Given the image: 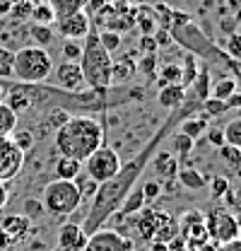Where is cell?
I'll use <instances>...</instances> for the list:
<instances>
[{
    "instance_id": "cell-1",
    "label": "cell",
    "mask_w": 241,
    "mask_h": 251,
    "mask_svg": "<svg viewBox=\"0 0 241 251\" xmlns=\"http://www.w3.org/2000/svg\"><path fill=\"white\" fill-rule=\"evenodd\" d=\"M53 135L60 155L77 162H85L96 148L104 145V126L92 116H70Z\"/></svg>"
},
{
    "instance_id": "cell-2",
    "label": "cell",
    "mask_w": 241,
    "mask_h": 251,
    "mask_svg": "<svg viewBox=\"0 0 241 251\" xmlns=\"http://www.w3.org/2000/svg\"><path fill=\"white\" fill-rule=\"evenodd\" d=\"M111 65H114L111 53L99 44V36L90 31L82 41V56H80L85 85L92 90H99V92L111 87Z\"/></svg>"
},
{
    "instance_id": "cell-3",
    "label": "cell",
    "mask_w": 241,
    "mask_h": 251,
    "mask_svg": "<svg viewBox=\"0 0 241 251\" xmlns=\"http://www.w3.org/2000/svg\"><path fill=\"white\" fill-rule=\"evenodd\" d=\"M53 73V58L41 46H24L17 53H12V77L17 82L39 85L46 82Z\"/></svg>"
},
{
    "instance_id": "cell-4",
    "label": "cell",
    "mask_w": 241,
    "mask_h": 251,
    "mask_svg": "<svg viewBox=\"0 0 241 251\" xmlns=\"http://www.w3.org/2000/svg\"><path fill=\"white\" fill-rule=\"evenodd\" d=\"M41 208L51 215V218H70L72 213H77V208L82 205V193L75 186V181H63L53 179L41 188Z\"/></svg>"
},
{
    "instance_id": "cell-5",
    "label": "cell",
    "mask_w": 241,
    "mask_h": 251,
    "mask_svg": "<svg viewBox=\"0 0 241 251\" xmlns=\"http://www.w3.org/2000/svg\"><path fill=\"white\" fill-rule=\"evenodd\" d=\"M120 167H123V164H120L119 152H116L114 148H106V145L96 148V150L82 162L85 174H87L90 179H94L96 184H106L109 179H114L120 172Z\"/></svg>"
},
{
    "instance_id": "cell-6",
    "label": "cell",
    "mask_w": 241,
    "mask_h": 251,
    "mask_svg": "<svg viewBox=\"0 0 241 251\" xmlns=\"http://www.w3.org/2000/svg\"><path fill=\"white\" fill-rule=\"evenodd\" d=\"M205 229L212 244H227L239 237V220L227 208H212L205 213Z\"/></svg>"
},
{
    "instance_id": "cell-7",
    "label": "cell",
    "mask_w": 241,
    "mask_h": 251,
    "mask_svg": "<svg viewBox=\"0 0 241 251\" xmlns=\"http://www.w3.org/2000/svg\"><path fill=\"white\" fill-rule=\"evenodd\" d=\"M176 225H179V237L186 242L188 249H200L205 242H210L208 229H205V213L203 210H198V208L186 210L176 220Z\"/></svg>"
},
{
    "instance_id": "cell-8",
    "label": "cell",
    "mask_w": 241,
    "mask_h": 251,
    "mask_svg": "<svg viewBox=\"0 0 241 251\" xmlns=\"http://www.w3.org/2000/svg\"><path fill=\"white\" fill-rule=\"evenodd\" d=\"M133 249H135V244L128 237H123L116 229H104V227L92 232L87 237V242H85V247H82V251H133Z\"/></svg>"
},
{
    "instance_id": "cell-9",
    "label": "cell",
    "mask_w": 241,
    "mask_h": 251,
    "mask_svg": "<svg viewBox=\"0 0 241 251\" xmlns=\"http://www.w3.org/2000/svg\"><path fill=\"white\" fill-rule=\"evenodd\" d=\"M22 164H24V152L15 148L10 135H0V181L2 184L12 181L22 172Z\"/></svg>"
},
{
    "instance_id": "cell-10",
    "label": "cell",
    "mask_w": 241,
    "mask_h": 251,
    "mask_svg": "<svg viewBox=\"0 0 241 251\" xmlns=\"http://www.w3.org/2000/svg\"><path fill=\"white\" fill-rule=\"evenodd\" d=\"M53 80L58 85L60 90L65 92H75L85 85V75H82V68L80 63H72V61H60L58 65H53Z\"/></svg>"
},
{
    "instance_id": "cell-11",
    "label": "cell",
    "mask_w": 241,
    "mask_h": 251,
    "mask_svg": "<svg viewBox=\"0 0 241 251\" xmlns=\"http://www.w3.org/2000/svg\"><path fill=\"white\" fill-rule=\"evenodd\" d=\"M90 17L85 12L70 15V17H60L56 20V34L70 41H85V36L90 34Z\"/></svg>"
},
{
    "instance_id": "cell-12",
    "label": "cell",
    "mask_w": 241,
    "mask_h": 251,
    "mask_svg": "<svg viewBox=\"0 0 241 251\" xmlns=\"http://www.w3.org/2000/svg\"><path fill=\"white\" fill-rule=\"evenodd\" d=\"M87 232L82 225L77 222H65L58 227V247L60 249H68V251H82L85 242H87Z\"/></svg>"
},
{
    "instance_id": "cell-13",
    "label": "cell",
    "mask_w": 241,
    "mask_h": 251,
    "mask_svg": "<svg viewBox=\"0 0 241 251\" xmlns=\"http://www.w3.org/2000/svg\"><path fill=\"white\" fill-rule=\"evenodd\" d=\"M0 229L10 237V242H20L27 232L31 229V220L27 215H5L2 222H0Z\"/></svg>"
},
{
    "instance_id": "cell-14",
    "label": "cell",
    "mask_w": 241,
    "mask_h": 251,
    "mask_svg": "<svg viewBox=\"0 0 241 251\" xmlns=\"http://www.w3.org/2000/svg\"><path fill=\"white\" fill-rule=\"evenodd\" d=\"M56 15V20L60 17H70V15H77V12H85L87 2L90 0H46Z\"/></svg>"
},
{
    "instance_id": "cell-15",
    "label": "cell",
    "mask_w": 241,
    "mask_h": 251,
    "mask_svg": "<svg viewBox=\"0 0 241 251\" xmlns=\"http://www.w3.org/2000/svg\"><path fill=\"white\" fill-rule=\"evenodd\" d=\"M135 73H138V65H135V61L130 56L128 58H119V63L111 65V85L128 82L130 77H135Z\"/></svg>"
},
{
    "instance_id": "cell-16",
    "label": "cell",
    "mask_w": 241,
    "mask_h": 251,
    "mask_svg": "<svg viewBox=\"0 0 241 251\" xmlns=\"http://www.w3.org/2000/svg\"><path fill=\"white\" fill-rule=\"evenodd\" d=\"M82 172V162L72 159V157H63L56 162V179H63V181H75L77 174Z\"/></svg>"
},
{
    "instance_id": "cell-17",
    "label": "cell",
    "mask_w": 241,
    "mask_h": 251,
    "mask_svg": "<svg viewBox=\"0 0 241 251\" xmlns=\"http://www.w3.org/2000/svg\"><path fill=\"white\" fill-rule=\"evenodd\" d=\"M183 97H186V87L181 85H164L159 90V104L164 109H176L183 104Z\"/></svg>"
},
{
    "instance_id": "cell-18",
    "label": "cell",
    "mask_w": 241,
    "mask_h": 251,
    "mask_svg": "<svg viewBox=\"0 0 241 251\" xmlns=\"http://www.w3.org/2000/svg\"><path fill=\"white\" fill-rule=\"evenodd\" d=\"M179 181L181 186L188 188V191H200V188L208 186L205 174L198 172V169H183V172H179Z\"/></svg>"
},
{
    "instance_id": "cell-19",
    "label": "cell",
    "mask_w": 241,
    "mask_h": 251,
    "mask_svg": "<svg viewBox=\"0 0 241 251\" xmlns=\"http://www.w3.org/2000/svg\"><path fill=\"white\" fill-rule=\"evenodd\" d=\"M205 130H208V116H198V119H186V121H181V133L188 135V138H193V140H198Z\"/></svg>"
},
{
    "instance_id": "cell-20",
    "label": "cell",
    "mask_w": 241,
    "mask_h": 251,
    "mask_svg": "<svg viewBox=\"0 0 241 251\" xmlns=\"http://www.w3.org/2000/svg\"><path fill=\"white\" fill-rule=\"evenodd\" d=\"M29 20H34V25H48V27H51V25L56 22V15H53L51 5L44 0V2H34Z\"/></svg>"
},
{
    "instance_id": "cell-21",
    "label": "cell",
    "mask_w": 241,
    "mask_h": 251,
    "mask_svg": "<svg viewBox=\"0 0 241 251\" xmlns=\"http://www.w3.org/2000/svg\"><path fill=\"white\" fill-rule=\"evenodd\" d=\"M15 130H17V114L5 101H0V135H12Z\"/></svg>"
},
{
    "instance_id": "cell-22",
    "label": "cell",
    "mask_w": 241,
    "mask_h": 251,
    "mask_svg": "<svg viewBox=\"0 0 241 251\" xmlns=\"http://www.w3.org/2000/svg\"><path fill=\"white\" fill-rule=\"evenodd\" d=\"M31 39L36 41V46H41V49H46V46H51L53 44V39H56V31L51 29L48 25H31Z\"/></svg>"
},
{
    "instance_id": "cell-23",
    "label": "cell",
    "mask_w": 241,
    "mask_h": 251,
    "mask_svg": "<svg viewBox=\"0 0 241 251\" xmlns=\"http://www.w3.org/2000/svg\"><path fill=\"white\" fill-rule=\"evenodd\" d=\"M5 104L20 116V114H24L27 109L31 106V97L24 92H10L7 94V99H5Z\"/></svg>"
},
{
    "instance_id": "cell-24",
    "label": "cell",
    "mask_w": 241,
    "mask_h": 251,
    "mask_svg": "<svg viewBox=\"0 0 241 251\" xmlns=\"http://www.w3.org/2000/svg\"><path fill=\"white\" fill-rule=\"evenodd\" d=\"M154 167H157V174H167V176H174L179 164H176V157L169 155V152H159L154 159Z\"/></svg>"
},
{
    "instance_id": "cell-25",
    "label": "cell",
    "mask_w": 241,
    "mask_h": 251,
    "mask_svg": "<svg viewBox=\"0 0 241 251\" xmlns=\"http://www.w3.org/2000/svg\"><path fill=\"white\" fill-rule=\"evenodd\" d=\"M99 36V44L109 51V53H116L120 49V41H123V36H120V31H114V29H104L96 34Z\"/></svg>"
},
{
    "instance_id": "cell-26",
    "label": "cell",
    "mask_w": 241,
    "mask_h": 251,
    "mask_svg": "<svg viewBox=\"0 0 241 251\" xmlns=\"http://www.w3.org/2000/svg\"><path fill=\"white\" fill-rule=\"evenodd\" d=\"M164 85H181V65L169 63L159 70V87H164Z\"/></svg>"
},
{
    "instance_id": "cell-27",
    "label": "cell",
    "mask_w": 241,
    "mask_h": 251,
    "mask_svg": "<svg viewBox=\"0 0 241 251\" xmlns=\"http://www.w3.org/2000/svg\"><path fill=\"white\" fill-rule=\"evenodd\" d=\"M60 53L65 61L80 63V56H82V41H70V39H63L60 44Z\"/></svg>"
},
{
    "instance_id": "cell-28",
    "label": "cell",
    "mask_w": 241,
    "mask_h": 251,
    "mask_svg": "<svg viewBox=\"0 0 241 251\" xmlns=\"http://www.w3.org/2000/svg\"><path fill=\"white\" fill-rule=\"evenodd\" d=\"M219 150V157L232 167V169H241V150L239 148H234V145H229V143H224L222 148H217Z\"/></svg>"
},
{
    "instance_id": "cell-29",
    "label": "cell",
    "mask_w": 241,
    "mask_h": 251,
    "mask_svg": "<svg viewBox=\"0 0 241 251\" xmlns=\"http://www.w3.org/2000/svg\"><path fill=\"white\" fill-rule=\"evenodd\" d=\"M232 92H237V80H234V77H222V80H217L215 87H212V97H215V99H227Z\"/></svg>"
},
{
    "instance_id": "cell-30",
    "label": "cell",
    "mask_w": 241,
    "mask_h": 251,
    "mask_svg": "<svg viewBox=\"0 0 241 251\" xmlns=\"http://www.w3.org/2000/svg\"><path fill=\"white\" fill-rule=\"evenodd\" d=\"M222 133H224V143H229V145H234V148L241 150V119L229 121V124L224 126Z\"/></svg>"
},
{
    "instance_id": "cell-31",
    "label": "cell",
    "mask_w": 241,
    "mask_h": 251,
    "mask_svg": "<svg viewBox=\"0 0 241 251\" xmlns=\"http://www.w3.org/2000/svg\"><path fill=\"white\" fill-rule=\"evenodd\" d=\"M10 140L15 143V148L20 150V152H29L31 145H34V135H31V130H15L12 135H10Z\"/></svg>"
},
{
    "instance_id": "cell-32",
    "label": "cell",
    "mask_w": 241,
    "mask_h": 251,
    "mask_svg": "<svg viewBox=\"0 0 241 251\" xmlns=\"http://www.w3.org/2000/svg\"><path fill=\"white\" fill-rule=\"evenodd\" d=\"M222 201H224V208H227V210H232L234 215H241V186L229 188V191L222 196Z\"/></svg>"
},
{
    "instance_id": "cell-33",
    "label": "cell",
    "mask_w": 241,
    "mask_h": 251,
    "mask_svg": "<svg viewBox=\"0 0 241 251\" xmlns=\"http://www.w3.org/2000/svg\"><path fill=\"white\" fill-rule=\"evenodd\" d=\"M75 186L80 188V193H82V198H94V193H96V188H99V184L94 181V179H90L87 174H77V179H75Z\"/></svg>"
},
{
    "instance_id": "cell-34",
    "label": "cell",
    "mask_w": 241,
    "mask_h": 251,
    "mask_svg": "<svg viewBox=\"0 0 241 251\" xmlns=\"http://www.w3.org/2000/svg\"><path fill=\"white\" fill-rule=\"evenodd\" d=\"M229 188H232V184H229V179H227V176H222V174H215V179L210 181L212 198L222 201V196H224V193H227Z\"/></svg>"
},
{
    "instance_id": "cell-35",
    "label": "cell",
    "mask_w": 241,
    "mask_h": 251,
    "mask_svg": "<svg viewBox=\"0 0 241 251\" xmlns=\"http://www.w3.org/2000/svg\"><path fill=\"white\" fill-rule=\"evenodd\" d=\"M203 111H205V116H219L227 111V104H224V99L208 97V99H203Z\"/></svg>"
},
{
    "instance_id": "cell-36",
    "label": "cell",
    "mask_w": 241,
    "mask_h": 251,
    "mask_svg": "<svg viewBox=\"0 0 241 251\" xmlns=\"http://www.w3.org/2000/svg\"><path fill=\"white\" fill-rule=\"evenodd\" d=\"M195 75H198L195 58H193V56H188V58H186V70L181 68V87H188V85L195 80Z\"/></svg>"
},
{
    "instance_id": "cell-37",
    "label": "cell",
    "mask_w": 241,
    "mask_h": 251,
    "mask_svg": "<svg viewBox=\"0 0 241 251\" xmlns=\"http://www.w3.org/2000/svg\"><path fill=\"white\" fill-rule=\"evenodd\" d=\"M171 143H174V148H176V152H179V155H188V152L193 150V145H195V140H193V138H188V135H183V133L174 135V138H171Z\"/></svg>"
},
{
    "instance_id": "cell-38",
    "label": "cell",
    "mask_w": 241,
    "mask_h": 251,
    "mask_svg": "<svg viewBox=\"0 0 241 251\" xmlns=\"http://www.w3.org/2000/svg\"><path fill=\"white\" fill-rule=\"evenodd\" d=\"M0 77H12V51L0 46Z\"/></svg>"
},
{
    "instance_id": "cell-39",
    "label": "cell",
    "mask_w": 241,
    "mask_h": 251,
    "mask_svg": "<svg viewBox=\"0 0 241 251\" xmlns=\"http://www.w3.org/2000/svg\"><path fill=\"white\" fill-rule=\"evenodd\" d=\"M68 119H70V116H68L65 111H53V114H51V116H48V119L44 121V126H46V128H51V130L56 133V130H58L60 126H63L65 121H68Z\"/></svg>"
},
{
    "instance_id": "cell-40",
    "label": "cell",
    "mask_w": 241,
    "mask_h": 251,
    "mask_svg": "<svg viewBox=\"0 0 241 251\" xmlns=\"http://www.w3.org/2000/svg\"><path fill=\"white\" fill-rule=\"evenodd\" d=\"M135 65H138V70H143L145 75H150L152 77V75H154V68H157V56H154V53H147L143 61L135 63Z\"/></svg>"
},
{
    "instance_id": "cell-41",
    "label": "cell",
    "mask_w": 241,
    "mask_h": 251,
    "mask_svg": "<svg viewBox=\"0 0 241 251\" xmlns=\"http://www.w3.org/2000/svg\"><path fill=\"white\" fill-rule=\"evenodd\" d=\"M41 210H44V208H41V201H39V198H27V201H24V215L29 220L36 218Z\"/></svg>"
},
{
    "instance_id": "cell-42",
    "label": "cell",
    "mask_w": 241,
    "mask_h": 251,
    "mask_svg": "<svg viewBox=\"0 0 241 251\" xmlns=\"http://www.w3.org/2000/svg\"><path fill=\"white\" fill-rule=\"evenodd\" d=\"M227 51L234 56V58H241V34H232L229 41H227Z\"/></svg>"
},
{
    "instance_id": "cell-43",
    "label": "cell",
    "mask_w": 241,
    "mask_h": 251,
    "mask_svg": "<svg viewBox=\"0 0 241 251\" xmlns=\"http://www.w3.org/2000/svg\"><path fill=\"white\" fill-rule=\"evenodd\" d=\"M140 191H143V196H145V198H157V196L162 193V186H159V181H147Z\"/></svg>"
},
{
    "instance_id": "cell-44",
    "label": "cell",
    "mask_w": 241,
    "mask_h": 251,
    "mask_svg": "<svg viewBox=\"0 0 241 251\" xmlns=\"http://www.w3.org/2000/svg\"><path fill=\"white\" fill-rule=\"evenodd\" d=\"M208 140H210L215 148H222V145H224V133H222L219 128H210V130H208Z\"/></svg>"
},
{
    "instance_id": "cell-45",
    "label": "cell",
    "mask_w": 241,
    "mask_h": 251,
    "mask_svg": "<svg viewBox=\"0 0 241 251\" xmlns=\"http://www.w3.org/2000/svg\"><path fill=\"white\" fill-rule=\"evenodd\" d=\"M227 109H241V92H232L227 99H224Z\"/></svg>"
},
{
    "instance_id": "cell-46",
    "label": "cell",
    "mask_w": 241,
    "mask_h": 251,
    "mask_svg": "<svg viewBox=\"0 0 241 251\" xmlns=\"http://www.w3.org/2000/svg\"><path fill=\"white\" fill-rule=\"evenodd\" d=\"M217 251H241V237L232 239V242H227V244H219V249Z\"/></svg>"
},
{
    "instance_id": "cell-47",
    "label": "cell",
    "mask_w": 241,
    "mask_h": 251,
    "mask_svg": "<svg viewBox=\"0 0 241 251\" xmlns=\"http://www.w3.org/2000/svg\"><path fill=\"white\" fill-rule=\"evenodd\" d=\"M154 44H157V46H167V44H169V31L167 29L154 31Z\"/></svg>"
},
{
    "instance_id": "cell-48",
    "label": "cell",
    "mask_w": 241,
    "mask_h": 251,
    "mask_svg": "<svg viewBox=\"0 0 241 251\" xmlns=\"http://www.w3.org/2000/svg\"><path fill=\"white\" fill-rule=\"evenodd\" d=\"M7 201H10V191H7V184H2V181H0V210L7 205Z\"/></svg>"
},
{
    "instance_id": "cell-49",
    "label": "cell",
    "mask_w": 241,
    "mask_h": 251,
    "mask_svg": "<svg viewBox=\"0 0 241 251\" xmlns=\"http://www.w3.org/2000/svg\"><path fill=\"white\" fill-rule=\"evenodd\" d=\"M17 0H0V17H5V15H10V10H12V5H15Z\"/></svg>"
},
{
    "instance_id": "cell-50",
    "label": "cell",
    "mask_w": 241,
    "mask_h": 251,
    "mask_svg": "<svg viewBox=\"0 0 241 251\" xmlns=\"http://www.w3.org/2000/svg\"><path fill=\"white\" fill-rule=\"evenodd\" d=\"M143 49H145L147 53H154V49H157V44H154V36H143Z\"/></svg>"
},
{
    "instance_id": "cell-51",
    "label": "cell",
    "mask_w": 241,
    "mask_h": 251,
    "mask_svg": "<svg viewBox=\"0 0 241 251\" xmlns=\"http://www.w3.org/2000/svg\"><path fill=\"white\" fill-rule=\"evenodd\" d=\"M7 247H12V242H10V237H7V234H5V232L0 229V251L7 249Z\"/></svg>"
},
{
    "instance_id": "cell-52",
    "label": "cell",
    "mask_w": 241,
    "mask_h": 251,
    "mask_svg": "<svg viewBox=\"0 0 241 251\" xmlns=\"http://www.w3.org/2000/svg\"><path fill=\"white\" fill-rule=\"evenodd\" d=\"M222 29L229 31V29H232V22H229V20H222Z\"/></svg>"
},
{
    "instance_id": "cell-53",
    "label": "cell",
    "mask_w": 241,
    "mask_h": 251,
    "mask_svg": "<svg viewBox=\"0 0 241 251\" xmlns=\"http://www.w3.org/2000/svg\"><path fill=\"white\" fill-rule=\"evenodd\" d=\"M53 251H68V249H60V247H56V249H53Z\"/></svg>"
},
{
    "instance_id": "cell-54",
    "label": "cell",
    "mask_w": 241,
    "mask_h": 251,
    "mask_svg": "<svg viewBox=\"0 0 241 251\" xmlns=\"http://www.w3.org/2000/svg\"><path fill=\"white\" fill-rule=\"evenodd\" d=\"M133 251H152V249H133Z\"/></svg>"
},
{
    "instance_id": "cell-55",
    "label": "cell",
    "mask_w": 241,
    "mask_h": 251,
    "mask_svg": "<svg viewBox=\"0 0 241 251\" xmlns=\"http://www.w3.org/2000/svg\"><path fill=\"white\" fill-rule=\"evenodd\" d=\"M239 237H241V222H239Z\"/></svg>"
},
{
    "instance_id": "cell-56",
    "label": "cell",
    "mask_w": 241,
    "mask_h": 251,
    "mask_svg": "<svg viewBox=\"0 0 241 251\" xmlns=\"http://www.w3.org/2000/svg\"><path fill=\"white\" fill-rule=\"evenodd\" d=\"M0 101H2V92H0Z\"/></svg>"
}]
</instances>
